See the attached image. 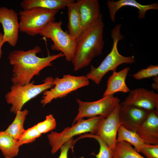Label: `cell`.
Returning <instances> with one entry per match:
<instances>
[{"label": "cell", "mask_w": 158, "mask_h": 158, "mask_svg": "<svg viewBox=\"0 0 158 158\" xmlns=\"http://www.w3.org/2000/svg\"><path fill=\"white\" fill-rule=\"evenodd\" d=\"M41 51V47L37 45L27 51L14 50L10 53L8 59L13 66L11 81L13 84L23 85L30 83L33 77L38 75L42 70L51 66L52 61L64 56L61 52L45 57L37 56V54Z\"/></svg>", "instance_id": "obj_1"}, {"label": "cell", "mask_w": 158, "mask_h": 158, "mask_svg": "<svg viewBox=\"0 0 158 158\" xmlns=\"http://www.w3.org/2000/svg\"><path fill=\"white\" fill-rule=\"evenodd\" d=\"M104 26L102 15L90 24L76 40V51L71 61L74 71L87 66L94 58L101 54L104 45Z\"/></svg>", "instance_id": "obj_2"}, {"label": "cell", "mask_w": 158, "mask_h": 158, "mask_svg": "<svg viewBox=\"0 0 158 158\" xmlns=\"http://www.w3.org/2000/svg\"><path fill=\"white\" fill-rule=\"evenodd\" d=\"M121 24L116 25L111 30V37L113 40L111 49L99 65L97 67L91 65L90 70L85 76L89 80L99 84L104 76L109 71H116V68L123 63L132 64L135 62L134 56H125L121 54L118 49L119 41L124 38L121 32Z\"/></svg>", "instance_id": "obj_3"}, {"label": "cell", "mask_w": 158, "mask_h": 158, "mask_svg": "<svg viewBox=\"0 0 158 158\" xmlns=\"http://www.w3.org/2000/svg\"><path fill=\"white\" fill-rule=\"evenodd\" d=\"M54 78L51 76L47 77L44 83L40 85L34 84V81L24 85L13 84L11 90L5 95L7 103L12 105L10 111L14 114L21 110L24 104L42 92L54 86Z\"/></svg>", "instance_id": "obj_4"}, {"label": "cell", "mask_w": 158, "mask_h": 158, "mask_svg": "<svg viewBox=\"0 0 158 158\" xmlns=\"http://www.w3.org/2000/svg\"><path fill=\"white\" fill-rule=\"evenodd\" d=\"M62 22H49L42 30L40 35L44 37L50 39L53 42L51 49L60 51L64 55L65 59L71 61L75 53L76 40L61 28Z\"/></svg>", "instance_id": "obj_5"}, {"label": "cell", "mask_w": 158, "mask_h": 158, "mask_svg": "<svg viewBox=\"0 0 158 158\" xmlns=\"http://www.w3.org/2000/svg\"><path fill=\"white\" fill-rule=\"evenodd\" d=\"M58 11L41 8L20 10L19 31L32 36L40 34L49 22L54 21Z\"/></svg>", "instance_id": "obj_6"}, {"label": "cell", "mask_w": 158, "mask_h": 158, "mask_svg": "<svg viewBox=\"0 0 158 158\" xmlns=\"http://www.w3.org/2000/svg\"><path fill=\"white\" fill-rule=\"evenodd\" d=\"M103 117L99 116L86 120L82 119L71 127L65 128L60 133L51 132L47 137L52 147L51 153L52 154H55L60 149L61 145L75 135L88 132L95 134L98 124Z\"/></svg>", "instance_id": "obj_7"}, {"label": "cell", "mask_w": 158, "mask_h": 158, "mask_svg": "<svg viewBox=\"0 0 158 158\" xmlns=\"http://www.w3.org/2000/svg\"><path fill=\"white\" fill-rule=\"evenodd\" d=\"M54 87L43 92L41 100L42 106L50 103L54 99L61 98L71 92L89 84V80L85 76H75L70 74L63 75L62 78L54 79Z\"/></svg>", "instance_id": "obj_8"}, {"label": "cell", "mask_w": 158, "mask_h": 158, "mask_svg": "<svg viewBox=\"0 0 158 158\" xmlns=\"http://www.w3.org/2000/svg\"><path fill=\"white\" fill-rule=\"evenodd\" d=\"M76 100L78 105V112L72 125L85 117L91 118L100 116L105 118L120 102L118 97L113 95L105 96L99 100L92 102H83L78 98H76Z\"/></svg>", "instance_id": "obj_9"}, {"label": "cell", "mask_w": 158, "mask_h": 158, "mask_svg": "<svg viewBox=\"0 0 158 158\" xmlns=\"http://www.w3.org/2000/svg\"><path fill=\"white\" fill-rule=\"evenodd\" d=\"M120 107L119 104L107 117L102 118L95 134L102 138L113 152L116 147L118 131L121 125L119 117Z\"/></svg>", "instance_id": "obj_10"}, {"label": "cell", "mask_w": 158, "mask_h": 158, "mask_svg": "<svg viewBox=\"0 0 158 158\" xmlns=\"http://www.w3.org/2000/svg\"><path fill=\"white\" fill-rule=\"evenodd\" d=\"M121 105H132L149 111L158 110V94L153 90L137 88L129 93Z\"/></svg>", "instance_id": "obj_11"}, {"label": "cell", "mask_w": 158, "mask_h": 158, "mask_svg": "<svg viewBox=\"0 0 158 158\" xmlns=\"http://www.w3.org/2000/svg\"><path fill=\"white\" fill-rule=\"evenodd\" d=\"M18 14L14 10L5 7H0V23L2 26L4 43L16 46L18 41L19 22Z\"/></svg>", "instance_id": "obj_12"}, {"label": "cell", "mask_w": 158, "mask_h": 158, "mask_svg": "<svg viewBox=\"0 0 158 158\" xmlns=\"http://www.w3.org/2000/svg\"><path fill=\"white\" fill-rule=\"evenodd\" d=\"M150 111L133 106L120 104L119 117L120 124L128 130L136 132Z\"/></svg>", "instance_id": "obj_13"}, {"label": "cell", "mask_w": 158, "mask_h": 158, "mask_svg": "<svg viewBox=\"0 0 158 158\" xmlns=\"http://www.w3.org/2000/svg\"><path fill=\"white\" fill-rule=\"evenodd\" d=\"M136 132L145 143L158 145V110L150 111Z\"/></svg>", "instance_id": "obj_14"}, {"label": "cell", "mask_w": 158, "mask_h": 158, "mask_svg": "<svg viewBox=\"0 0 158 158\" xmlns=\"http://www.w3.org/2000/svg\"><path fill=\"white\" fill-rule=\"evenodd\" d=\"M76 3L83 30L102 15L98 0H78Z\"/></svg>", "instance_id": "obj_15"}, {"label": "cell", "mask_w": 158, "mask_h": 158, "mask_svg": "<svg viewBox=\"0 0 158 158\" xmlns=\"http://www.w3.org/2000/svg\"><path fill=\"white\" fill-rule=\"evenodd\" d=\"M107 4L109 10V16L111 21H115V15L120 8L125 6L135 7L138 10V18L142 19L145 18L146 11L149 10L158 9V4L155 3L150 4L142 5L135 0H108Z\"/></svg>", "instance_id": "obj_16"}, {"label": "cell", "mask_w": 158, "mask_h": 158, "mask_svg": "<svg viewBox=\"0 0 158 158\" xmlns=\"http://www.w3.org/2000/svg\"><path fill=\"white\" fill-rule=\"evenodd\" d=\"M130 69L127 67L118 72H113L108 78L107 88L103 97L113 95L118 92L124 93H129L131 90L127 86L125 80Z\"/></svg>", "instance_id": "obj_17"}, {"label": "cell", "mask_w": 158, "mask_h": 158, "mask_svg": "<svg viewBox=\"0 0 158 158\" xmlns=\"http://www.w3.org/2000/svg\"><path fill=\"white\" fill-rule=\"evenodd\" d=\"M68 34L76 40L83 30L82 28L78 7L75 1L71 0L67 4Z\"/></svg>", "instance_id": "obj_18"}, {"label": "cell", "mask_w": 158, "mask_h": 158, "mask_svg": "<svg viewBox=\"0 0 158 158\" xmlns=\"http://www.w3.org/2000/svg\"><path fill=\"white\" fill-rule=\"evenodd\" d=\"M71 0H23L20 5L23 10L41 8L59 11L64 9Z\"/></svg>", "instance_id": "obj_19"}, {"label": "cell", "mask_w": 158, "mask_h": 158, "mask_svg": "<svg viewBox=\"0 0 158 158\" xmlns=\"http://www.w3.org/2000/svg\"><path fill=\"white\" fill-rule=\"evenodd\" d=\"M18 141L5 131H0V150L5 158H13L18 154Z\"/></svg>", "instance_id": "obj_20"}, {"label": "cell", "mask_w": 158, "mask_h": 158, "mask_svg": "<svg viewBox=\"0 0 158 158\" xmlns=\"http://www.w3.org/2000/svg\"><path fill=\"white\" fill-rule=\"evenodd\" d=\"M28 112L26 109L18 111L12 123L5 130L16 140L20 138L25 130L24 128V124Z\"/></svg>", "instance_id": "obj_21"}, {"label": "cell", "mask_w": 158, "mask_h": 158, "mask_svg": "<svg viewBox=\"0 0 158 158\" xmlns=\"http://www.w3.org/2000/svg\"><path fill=\"white\" fill-rule=\"evenodd\" d=\"M121 141L133 145L139 153L145 143L136 132L128 130L120 125L118 131L116 142Z\"/></svg>", "instance_id": "obj_22"}, {"label": "cell", "mask_w": 158, "mask_h": 158, "mask_svg": "<svg viewBox=\"0 0 158 158\" xmlns=\"http://www.w3.org/2000/svg\"><path fill=\"white\" fill-rule=\"evenodd\" d=\"M113 158H145L139 154L131 145L123 141L117 142Z\"/></svg>", "instance_id": "obj_23"}, {"label": "cell", "mask_w": 158, "mask_h": 158, "mask_svg": "<svg viewBox=\"0 0 158 158\" xmlns=\"http://www.w3.org/2000/svg\"><path fill=\"white\" fill-rule=\"evenodd\" d=\"M85 138H94L99 142V150L98 153L95 155L96 158H113L114 152L111 150L104 141L100 137L95 134L85 133L80 136L78 139Z\"/></svg>", "instance_id": "obj_24"}, {"label": "cell", "mask_w": 158, "mask_h": 158, "mask_svg": "<svg viewBox=\"0 0 158 158\" xmlns=\"http://www.w3.org/2000/svg\"><path fill=\"white\" fill-rule=\"evenodd\" d=\"M41 134L38 130L35 125L25 130V132L18 140L20 146L34 142Z\"/></svg>", "instance_id": "obj_25"}, {"label": "cell", "mask_w": 158, "mask_h": 158, "mask_svg": "<svg viewBox=\"0 0 158 158\" xmlns=\"http://www.w3.org/2000/svg\"><path fill=\"white\" fill-rule=\"evenodd\" d=\"M39 132L42 134L47 133L55 128L56 123L52 115L46 116L45 119L35 125Z\"/></svg>", "instance_id": "obj_26"}, {"label": "cell", "mask_w": 158, "mask_h": 158, "mask_svg": "<svg viewBox=\"0 0 158 158\" xmlns=\"http://www.w3.org/2000/svg\"><path fill=\"white\" fill-rule=\"evenodd\" d=\"M158 65L151 64L146 68L142 69L135 74L133 75V77L136 80H141L158 76Z\"/></svg>", "instance_id": "obj_27"}, {"label": "cell", "mask_w": 158, "mask_h": 158, "mask_svg": "<svg viewBox=\"0 0 158 158\" xmlns=\"http://www.w3.org/2000/svg\"><path fill=\"white\" fill-rule=\"evenodd\" d=\"M140 152L146 158H158V145L145 143L140 149Z\"/></svg>", "instance_id": "obj_28"}, {"label": "cell", "mask_w": 158, "mask_h": 158, "mask_svg": "<svg viewBox=\"0 0 158 158\" xmlns=\"http://www.w3.org/2000/svg\"><path fill=\"white\" fill-rule=\"evenodd\" d=\"M76 141L72 138L61 145L60 148L61 152L58 158H68V153L69 149L71 148L73 151L74 145Z\"/></svg>", "instance_id": "obj_29"}, {"label": "cell", "mask_w": 158, "mask_h": 158, "mask_svg": "<svg viewBox=\"0 0 158 158\" xmlns=\"http://www.w3.org/2000/svg\"><path fill=\"white\" fill-rule=\"evenodd\" d=\"M154 82L152 83L151 87L154 89L157 90H158V76H156L154 77L153 79Z\"/></svg>", "instance_id": "obj_30"}, {"label": "cell", "mask_w": 158, "mask_h": 158, "mask_svg": "<svg viewBox=\"0 0 158 158\" xmlns=\"http://www.w3.org/2000/svg\"><path fill=\"white\" fill-rule=\"evenodd\" d=\"M4 43L3 40V34L2 32L0 33V60L2 54V47Z\"/></svg>", "instance_id": "obj_31"}]
</instances>
